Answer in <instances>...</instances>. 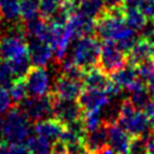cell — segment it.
<instances>
[{
    "mask_svg": "<svg viewBox=\"0 0 154 154\" xmlns=\"http://www.w3.org/2000/svg\"><path fill=\"white\" fill-rule=\"evenodd\" d=\"M153 22H154V18H153Z\"/></svg>",
    "mask_w": 154,
    "mask_h": 154,
    "instance_id": "681fc988",
    "label": "cell"
},
{
    "mask_svg": "<svg viewBox=\"0 0 154 154\" xmlns=\"http://www.w3.org/2000/svg\"><path fill=\"white\" fill-rule=\"evenodd\" d=\"M83 144L88 154H95L107 146V124L103 123L91 131H87L83 137Z\"/></svg>",
    "mask_w": 154,
    "mask_h": 154,
    "instance_id": "9a60e30c",
    "label": "cell"
},
{
    "mask_svg": "<svg viewBox=\"0 0 154 154\" xmlns=\"http://www.w3.org/2000/svg\"><path fill=\"white\" fill-rule=\"evenodd\" d=\"M77 6L81 13L93 19L99 18L106 11V5L103 0H82Z\"/></svg>",
    "mask_w": 154,
    "mask_h": 154,
    "instance_id": "484cf974",
    "label": "cell"
},
{
    "mask_svg": "<svg viewBox=\"0 0 154 154\" xmlns=\"http://www.w3.org/2000/svg\"><path fill=\"white\" fill-rule=\"evenodd\" d=\"M116 123L134 137L142 136L143 134L148 132L150 125L144 111L135 108L129 99H125L120 102L119 116Z\"/></svg>",
    "mask_w": 154,
    "mask_h": 154,
    "instance_id": "6da1fadb",
    "label": "cell"
},
{
    "mask_svg": "<svg viewBox=\"0 0 154 154\" xmlns=\"http://www.w3.org/2000/svg\"><path fill=\"white\" fill-rule=\"evenodd\" d=\"M147 87H148V89H149V91H150V94L152 95H154V73H153V76L148 79V82H147Z\"/></svg>",
    "mask_w": 154,
    "mask_h": 154,
    "instance_id": "60d3db41",
    "label": "cell"
},
{
    "mask_svg": "<svg viewBox=\"0 0 154 154\" xmlns=\"http://www.w3.org/2000/svg\"><path fill=\"white\" fill-rule=\"evenodd\" d=\"M4 140V119L0 116V143Z\"/></svg>",
    "mask_w": 154,
    "mask_h": 154,
    "instance_id": "b9f144b4",
    "label": "cell"
},
{
    "mask_svg": "<svg viewBox=\"0 0 154 154\" xmlns=\"http://www.w3.org/2000/svg\"><path fill=\"white\" fill-rule=\"evenodd\" d=\"M28 52L24 25L19 22L11 24L6 34L0 36V55L4 60H11L14 57Z\"/></svg>",
    "mask_w": 154,
    "mask_h": 154,
    "instance_id": "3957f363",
    "label": "cell"
},
{
    "mask_svg": "<svg viewBox=\"0 0 154 154\" xmlns=\"http://www.w3.org/2000/svg\"><path fill=\"white\" fill-rule=\"evenodd\" d=\"M29 96L47 95L51 90V75L43 66H32L24 77Z\"/></svg>",
    "mask_w": 154,
    "mask_h": 154,
    "instance_id": "52a82bcc",
    "label": "cell"
},
{
    "mask_svg": "<svg viewBox=\"0 0 154 154\" xmlns=\"http://www.w3.org/2000/svg\"><path fill=\"white\" fill-rule=\"evenodd\" d=\"M82 114L83 111L76 100L58 99L53 95V117L63 125L79 120Z\"/></svg>",
    "mask_w": 154,
    "mask_h": 154,
    "instance_id": "9c48e42d",
    "label": "cell"
},
{
    "mask_svg": "<svg viewBox=\"0 0 154 154\" xmlns=\"http://www.w3.org/2000/svg\"><path fill=\"white\" fill-rule=\"evenodd\" d=\"M82 122L87 131L95 130L100 125L105 123L103 120V113L102 111H90V112H83L82 114Z\"/></svg>",
    "mask_w": 154,
    "mask_h": 154,
    "instance_id": "f1b7e54d",
    "label": "cell"
},
{
    "mask_svg": "<svg viewBox=\"0 0 154 154\" xmlns=\"http://www.w3.org/2000/svg\"><path fill=\"white\" fill-rule=\"evenodd\" d=\"M153 52H154L153 43L149 40L142 37V38L137 40L135 42V45L131 47V49L128 52L126 60L129 64L136 66V65H138L146 60L152 59Z\"/></svg>",
    "mask_w": 154,
    "mask_h": 154,
    "instance_id": "e0dca14e",
    "label": "cell"
},
{
    "mask_svg": "<svg viewBox=\"0 0 154 154\" xmlns=\"http://www.w3.org/2000/svg\"><path fill=\"white\" fill-rule=\"evenodd\" d=\"M0 17L7 23H17L20 18L19 0H0Z\"/></svg>",
    "mask_w": 154,
    "mask_h": 154,
    "instance_id": "7402d4cb",
    "label": "cell"
},
{
    "mask_svg": "<svg viewBox=\"0 0 154 154\" xmlns=\"http://www.w3.org/2000/svg\"><path fill=\"white\" fill-rule=\"evenodd\" d=\"M124 22L128 26L134 29L136 32L141 31L147 23V18L140 11L138 7H125L124 8Z\"/></svg>",
    "mask_w": 154,
    "mask_h": 154,
    "instance_id": "603a6c76",
    "label": "cell"
},
{
    "mask_svg": "<svg viewBox=\"0 0 154 154\" xmlns=\"http://www.w3.org/2000/svg\"><path fill=\"white\" fill-rule=\"evenodd\" d=\"M69 1H70L71 4H73L75 6H77V5H78V4H79V2L82 1V0H69Z\"/></svg>",
    "mask_w": 154,
    "mask_h": 154,
    "instance_id": "bcb514c9",
    "label": "cell"
},
{
    "mask_svg": "<svg viewBox=\"0 0 154 154\" xmlns=\"http://www.w3.org/2000/svg\"><path fill=\"white\" fill-rule=\"evenodd\" d=\"M0 154H10V152H8V144H1L0 143Z\"/></svg>",
    "mask_w": 154,
    "mask_h": 154,
    "instance_id": "7bdbcfd3",
    "label": "cell"
},
{
    "mask_svg": "<svg viewBox=\"0 0 154 154\" xmlns=\"http://www.w3.org/2000/svg\"><path fill=\"white\" fill-rule=\"evenodd\" d=\"M128 93H129V97L128 99L134 105V107L137 108V109H143L147 106V103L152 100L150 99L152 94H150L148 87L144 83L140 84L137 88H135V89H132V90H130Z\"/></svg>",
    "mask_w": 154,
    "mask_h": 154,
    "instance_id": "d4e9b609",
    "label": "cell"
},
{
    "mask_svg": "<svg viewBox=\"0 0 154 154\" xmlns=\"http://www.w3.org/2000/svg\"><path fill=\"white\" fill-rule=\"evenodd\" d=\"M82 81H76L64 75H60L53 85V95L64 100H77L82 93Z\"/></svg>",
    "mask_w": 154,
    "mask_h": 154,
    "instance_id": "4fadbf2b",
    "label": "cell"
},
{
    "mask_svg": "<svg viewBox=\"0 0 154 154\" xmlns=\"http://www.w3.org/2000/svg\"><path fill=\"white\" fill-rule=\"evenodd\" d=\"M81 108L83 112H90V111H102L106 108V106L113 100L109 94L106 90L101 89H87L82 90L77 99Z\"/></svg>",
    "mask_w": 154,
    "mask_h": 154,
    "instance_id": "30bf717a",
    "label": "cell"
},
{
    "mask_svg": "<svg viewBox=\"0 0 154 154\" xmlns=\"http://www.w3.org/2000/svg\"><path fill=\"white\" fill-rule=\"evenodd\" d=\"M100 49L101 43L97 38L93 37L91 35L83 36L76 40L72 47L71 58L83 70H88L97 64Z\"/></svg>",
    "mask_w": 154,
    "mask_h": 154,
    "instance_id": "277c9868",
    "label": "cell"
},
{
    "mask_svg": "<svg viewBox=\"0 0 154 154\" xmlns=\"http://www.w3.org/2000/svg\"><path fill=\"white\" fill-rule=\"evenodd\" d=\"M143 111H144V113H146V116H147L150 125L154 126V100H150L147 103V106L143 108Z\"/></svg>",
    "mask_w": 154,
    "mask_h": 154,
    "instance_id": "8d00e7d4",
    "label": "cell"
},
{
    "mask_svg": "<svg viewBox=\"0 0 154 154\" xmlns=\"http://www.w3.org/2000/svg\"><path fill=\"white\" fill-rule=\"evenodd\" d=\"M13 101L10 96L8 88L0 84V114H6L12 108Z\"/></svg>",
    "mask_w": 154,
    "mask_h": 154,
    "instance_id": "d6a6232c",
    "label": "cell"
},
{
    "mask_svg": "<svg viewBox=\"0 0 154 154\" xmlns=\"http://www.w3.org/2000/svg\"><path fill=\"white\" fill-rule=\"evenodd\" d=\"M16 79L8 61H0V84L8 88Z\"/></svg>",
    "mask_w": 154,
    "mask_h": 154,
    "instance_id": "1f68e13d",
    "label": "cell"
},
{
    "mask_svg": "<svg viewBox=\"0 0 154 154\" xmlns=\"http://www.w3.org/2000/svg\"><path fill=\"white\" fill-rule=\"evenodd\" d=\"M65 1L66 0H40V16L45 19H49Z\"/></svg>",
    "mask_w": 154,
    "mask_h": 154,
    "instance_id": "f546056e",
    "label": "cell"
},
{
    "mask_svg": "<svg viewBox=\"0 0 154 154\" xmlns=\"http://www.w3.org/2000/svg\"><path fill=\"white\" fill-rule=\"evenodd\" d=\"M65 148H66L67 154H88V152L84 148L83 141L67 143V144H65Z\"/></svg>",
    "mask_w": 154,
    "mask_h": 154,
    "instance_id": "e575fe53",
    "label": "cell"
},
{
    "mask_svg": "<svg viewBox=\"0 0 154 154\" xmlns=\"http://www.w3.org/2000/svg\"><path fill=\"white\" fill-rule=\"evenodd\" d=\"M29 122L19 108H11L4 118V140L7 143H24L31 135Z\"/></svg>",
    "mask_w": 154,
    "mask_h": 154,
    "instance_id": "7a4b0ae2",
    "label": "cell"
},
{
    "mask_svg": "<svg viewBox=\"0 0 154 154\" xmlns=\"http://www.w3.org/2000/svg\"><path fill=\"white\" fill-rule=\"evenodd\" d=\"M20 18L29 22L40 16V0H19Z\"/></svg>",
    "mask_w": 154,
    "mask_h": 154,
    "instance_id": "4316f807",
    "label": "cell"
},
{
    "mask_svg": "<svg viewBox=\"0 0 154 154\" xmlns=\"http://www.w3.org/2000/svg\"><path fill=\"white\" fill-rule=\"evenodd\" d=\"M97 64L105 73L112 75L113 72H116L117 70L126 65L128 60H126L125 53L120 51L113 41L106 40L101 45Z\"/></svg>",
    "mask_w": 154,
    "mask_h": 154,
    "instance_id": "8992f818",
    "label": "cell"
},
{
    "mask_svg": "<svg viewBox=\"0 0 154 154\" xmlns=\"http://www.w3.org/2000/svg\"><path fill=\"white\" fill-rule=\"evenodd\" d=\"M49 23L42 17H36L29 22H25L24 30L28 41H47L49 34Z\"/></svg>",
    "mask_w": 154,
    "mask_h": 154,
    "instance_id": "ac0fdd59",
    "label": "cell"
},
{
    "mask_svg": "<svg viewBox=\"0 0 154 154\" xmlns=\"http://www.w3.org/2000/svg\"><path fill=\"white\" fill-rule=\"evenodd\" d=\"M63 130H64V125L55 118L54 119L48 118V119L36 122L32 128L34 134H36L41 137H45L52 142H57L60 140Z\"/></svg>",
    "mask_w": 154,
    "mask_h": 154,
    "instance_id": "2e32d148",
    "label": "cell"
},
{
    "mask_svg": "<svg viewBox=\"0 0 154 154\" xmlns=\"http://www.w3.org/2000/svg\"><path fill=\"white\" fill-rule=\"evenodd\" d=\"M128 154H148L147 150H140V152H129Z\"/></svg>",
    "mask_w": 154,
    "mask_h": 154,
    "instance_id": "f6af8a7d",
    "label": "cell"
},
{
    "mask_svg": "<svg viewBox=\"0 0 154 154\" xmlns=\"http://www.w3.org/2000/svg\"><path fill=\"white\" fill-rule=\"evenodd\" d=\"M144 0H124L125 7H138Z\"/></svg>",
    "mask_w": 154,
    "mask_h": 154,
    "instance_id": "f35d334b",
    "label": "cell"
},
{
    "mask_svg": "<svg viewBox=\"0 0 154 154\" xmlns=\"http://www.w3.org/2000/svg\"><path fill=\"white\" fill-rule=\"evenodd\" d=\"M140 11L144 14L147 19H153L154 18V0H144L140 6Z\"/></svg>",
    "mask_w": 154,
    "mask_h": 154,
    "instance_id": "836d02e7",
    "label": "cell"
},
{
    "mask_svg": "<svg viewBox=\"0 0 154 154\" xmlns=\"http://www.w3.org/2000/svg\"><path fill=\"white\" fill-rule=\"evenodd\" d=\"M4 30H5V20H4V19L0 17V36L2 35Z\"/></svg>",
    "mask_w": 154,
    "mask_h": 154,
    "instance_id": "ee69618b",
    "label": "cell"
},
{
    "mask_svg": "<svg viewBox=\"0 0 154 154\" xmlns=\"http://www.w3.org/2000/svg\"><path fill=\"white\" fill-rule=\"evenodd\" d=\"M25 143L31 154H53L54 150V143L52 141L36 134L30 135Z\"/></svg>",
    "mask_w": 154,
    "mask_h": 154,
    "instance_id": "44dd1931",
    "label": "cell"
},
{
    "mask_svg": "<svg viewBox=\"0 0 154 154\" xmlns=\"http://www.w3.org/2000/svg\"><path fill=\"white\" fill-rule=\"evenodd\" d=\"M0 59H1V55H0Z\"/></svg>",
    "mask_w": 154,
    "mask_h": 154,
    "instance_id": "c3c4849f",
    "label": "cell"
},
{
    "mask_svg": "<svg viewBox=\"0 0 154 154\" xmlns=\"http://www.w3.org/2000/svg\"><path fill=\"white\" fill-rule=\"evenodd\" d=\"M106 8H112V7H118L124 4V0H103Z\"/></svg>",
    "mask_w": 154,
    "mask_h": 154,
    "instance_id": "74e56055",
    "label": "cell"
},
{
    "mask_svg": "<svg viewBox=\"0 0 154 154\" xmlns=\"http://www.w3.org/2000/svg\"><path fill=\"white\" fill-rule=\"evenodd\" d=\"M8 64L11 66L16 78H24L26 76V73L29 72V70L32 67L31 66L32 64H31V60H30L28 52L19 54V55L14 57L13 59L8 60Z\"/></svg>",
    "mask_w": 154,
    "mask_h": 154,
    "instance_id": "cb8c5ba5",
    "label": "cell"
},
{
    "mask_svg": "<svg viewBox=\"0 0 154 154\" xmlns=\"http://www.w3.org/2000/svg\"><path fill=\"white\" fill-rule=\"evenodd\" d=\"M10 96L13 103H20L28 96V89L25 85V81L23 78H16L12 84L8 87Z\"/></svg>",
    "mask_w": 154,
    "mask_h": 154,
    "instance_id": "83f0119b",
    "label": "cell"
},
{
    "mask_svg": "<svg viewBox=\"0 0 154 154\" xmlns=\"http://www.w3.org/2000/svg\"><path fill=\"white\" fill-rule=\"evenodd\" d=\"M95 154H117V153H116L111 147H107V146H106L105 148L100 149V150H99V152H96Z\"/></svg>",
    "mask_w": 154,
    "mask_h": 154,
    "instance_id": "ab89813d",
    "label": "cell"
},
{
    "mask_svg": "<svg viewBox=\"0 0 154 154\" xmlns=\"http://www.w3.org/2000/svg\"><path fill=\"white\" fill-rule=\"evenodd\" d=\"M131 135L117 123L107 124V144L117 154H128L131 144Z\"/></svg>",
    "mask_w": 154,
    "mask_h": 154,
    "instance_id": "7c38bea8",
    "label": "cell"
},
{
    "mask_svg": "<svg viewBox=\"0 0 154 154\" xmlns=\"http://www.w3.org/2000/svg\"><path fill=\"white\" fill-rule=\"evenodd\" d=\"M152 59H153V61H154V52H153V57H152Z\"/></svg>",
    "mask_w": 154,
    "mask_h": 154,
    "instance_id": "7dc6e473",
    "label": "cell"
},
{
    "mask_svg": "<svg viewBox=\"0 0 154 154\" xmlns=\"http://www.w3.org/2000/svg\"><path fill=\"white\" fill-rule=\"evenodd\" d=\"M95 22L93 18L87 17L79 11H73L65 24L66 30L69 31L72 40H77L83 36L91 35L95 32Z\"/></svg>",
    "mask_w": 154,
    "mask_h": 154,
    "instance_id": "8fae6325",
    "label": "cell"
},
{
    "mask_svg": "<svg viewBox=\"0 0 154 154\" xmlns=\"http://www.w3.org/2000/svg\"><path fill=\"white\" fill-rule=\"evenodd\" d=\"M30 122H40L53 117V96H26L18 107Z\"/></svg>",
    "mask_w": 154,
    "mask_h": 154,
    "instance_id": "5b68a950",
    "label": "cell"
},
{
    "mask_svg": "<svg viewBox=\"0 0 154 154\" xmlns=\"http://www.w3.org/2000/svg\"><path fill=\"white\" fill-rule=\"evenodd\" d=\"M10 154H31L29 148L23 143H7Z\"/></svg>",
    "mask_w": 154,
    "mask_h": 154,
    "instance_id": "d590c367",
    "label": "cell"
},
{
    "mask_svg": "<svg viewBox=\"0 0 154 154\" xmlns=\"http://www.w3.org/2000/svg\"><path fill=\"white\" fill-rule=\"evenodd\" d=\"M111 76V81L118 85L122 89H126L134 81H136L137 77V72H136V67L134 65H124L122 69L117 70L116 72H113Z\"/></svg>",
    "mask_w": 154,
    "mask_h": 154,
    "instance_id": "ffe728a7",
    "label": "cell"
},
{
    "mask_svg": "<svg viewBox=\"0 0 154 154\" xmlns=\"http://www.w3.org/2000/svg\"><path fill=\"white\" fill-rule=\"evenodd\" d=\"M28 53L34 66L47 67V65L54 58L53 51L47 41H29Z\"/></svg>",
    "mask_w": 154,
    "mask_h": 154,
    "instance_id": "5bb4252c",
    "label": "cell"
},
{
    "mask_svg": "<svg viewBox=\"0 0 154 154\" xmlns=\"http://www.w3.org/2000/svg\"><path fill=\"white\" fill-rule=\"evenodd\" d=\"M71 41H73V40L71 38L65 25H58V24L51 23L47 42L49 43V46L53 51L54 59L58 64L67 55Z\"/></svg>",
    "mask_w": 154,
    "mask_h": 154,
    "instance_id": "ba28073f",
    "label": "cell"
},
{
    "mask_svg": "<svg viewBox=\"0 0 154 154\" xmlns=\"http://www.w3.org/2000/svg\"><path fill=\"white\" fill-rule=\"evenodd\" d=\"M136 67V72H137V77L140 79H142L144 83L148 82V79L153 76L154 73V61L153 59L146 60L138 65L135 66Z\"/></svg>",
    "mask_w": 154,
    "mask_h": 154,
    "instance_id": "4dcf8cb0",
    "label": "cell"
},
{
    "mask_svg": "<svg viewBox=\"0 0 154 154\" xmlns=\"http://www.w3.org/2000/svg\"><path fill=\"white\" fill-rule=\"evenodd\" d=\"M83 85L87 89H101L105 90L109 83V78L107 73H105L100 67H90L84 72L83 76Z\"/></svg>",
    "mask_w": 154,
    "mask_h": 154,
    "instance_id": "d6986e66",
    "label": "cell"
}]
</instances>
